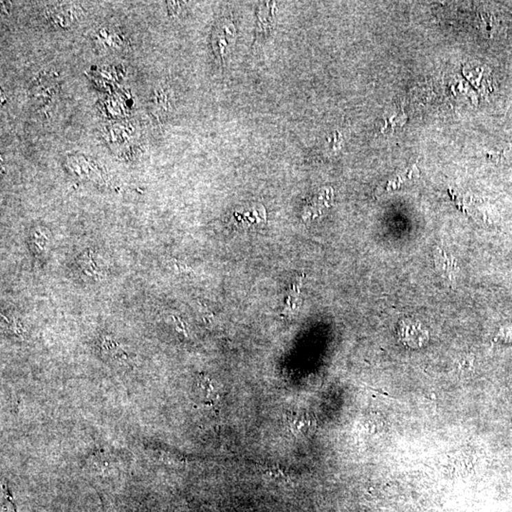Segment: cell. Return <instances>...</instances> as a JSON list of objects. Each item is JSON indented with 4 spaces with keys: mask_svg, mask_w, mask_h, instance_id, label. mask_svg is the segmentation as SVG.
<instances>
[{
    "mask_svg": "<svg viewBox=\"0 0 512 512\" xmlns=\"http://www.w3.org/2000/svg\"><path fill=\"white\" fill-rule=\"evenodd\" d=\"M173 262H174L175 270H177L178 272H180V273L189 272V267H188L187 265L183 264L180 261L174 259L173 260Z\"/></svg>",
    "mask_w": 512,
    "mask_h": 512,
    "instance_id": "cell-14",
    "label": "cell"
},
{
    "mask_svg": "<svg viewBox=\"0 0 512 512\" xmlns=\"http://www.w3.org/2000/svg\"><path fill=\"white\" fill-rule=\"evenodd\" d=\"M200 387L202 389L203 391H205L206 393L211 394L213 392V387L212 385V383H211V380L208 376H206L205 375H200Z\"/></svg>",
    "mask_w": 512,
    "mask_h": 512,
    "instance_id": "cell-11",
    "label": "cell"
},
{
    "mask_svg": "<svg viewBox=\"0 0 512 512\" xmlns=\"http://www.w3.org/2000/svg\"><path fill=\"white\" fill-rule=\"evenodd\" d=\"M2 323L7 330L11 331L17 337H22L26 334V328L19 316L14 313H2Z\"/></svg>",
    "mask_w": 512,
    "mask_h": 512,
    "instance_id": "cell-10",
    "label": "cell"
},
{
    "mask_svg": "<svg viewBox=\"0 0 512 512\" xmlns=\"http://www.w3.org/2000/svg\"><path fill=\"white\" fill-rule=\"evenodd\" d=\"M406 120L407 119H406L403 109L400 107H393L390 112L385 113L378 122V125H376L378 132L383 134L384 132L387 131L389 128H391L393 131L396 127H403L405 124Z\"/></svg>",
    "mask_w": 512,
    "mask_h": 512,
    "instance_id": "cell-7",
    "label": "cell"
},
{
    "mask_svg": "<svg viewBox=\"0 0 512 512\" xmlns=\"http://www.w3.org/2000/svg\"><path fill=\"white\" fill-rule=\"evenodd\" d=\"M97 36L100 44L107 49H120L125 44V39L119 32L109 31L105 28L98 32Z\"/></svg>",
    "mask_w": 512,
    "mask_h": 512,
    "instance_id": "cell-8",
    "label": "cell"
},
{
    "mask_svg": "<svg viewBox=\"0 0 512 512\" xmlns=\"http://www.w3.org/2000/svg\"><path fill=\"white\" fill-rule=\"evenodd\" d=\"M30 246L34 255L43 257L49 253L52 245V233L43 225L34 226L30 231Z\"/></svg>",
    "mask_w": 512,
    "mask_h": 512,
    "instance_id": "cell-6",
    "label": "cell"
},
{
    "mask_svg": "<svg viewBox=\"0 0 512 512\" xmlns=\"http://www.w3.org/2000/svg\"><path fill=\"white\" fill-rule=\"evenodd\" d=\"M168 11L171 16H178L182 12V2L168 1Z\"/></svg>",
    "mask_w": 512,
    "mask_h": 512,
    "instance_id": "cell-13",
    "label": "cell"
},
{
    "mask_svg": "<svg viewBox=\"0 0 512 512\" xmlns=\"http://www.w3.org/2000/svg\"><path fill=\"white\" fill-rule=\"evenodd\" d=\"M398 336L401 343L410 348H423L429 340L428 332L423 326L412 322L401 323Z\"/></svg>",
    "mask_w": 512,
    "mask_h": 512,
    "instance_id": "cell-4",
    "label": "cell"
},
{
    "mask_svg": "<svg viewBox=\"0 0 512 512\" xmlns=\"http://www.w3.org/2000/svg\"><path fill=\"white\" fill-rule=\"evenodd\" d=\"M500 340L512 343V325L504 326L499 332Z\"/></svg>",
    "mask_w": 512,
    "mask_h": 512,
    "instance_id": "cell-12",
    "label": "cell"
},
{
    "mask_svg": "<svg viewBox=\"0 0 512 512\" xmlns=\"http://www.w3.org/2000/svg\"><path fill=\"white\" fill-rule=\"evenodd\" d=\"M286 423L293 436L297 438L314 433L317 421L312 414L305 411H290L285 416Z\"/></svg>",
    "mask_w": 512,
    "mask_h": 512,
    "instance_id": "cell-2",
    "label": "cell"
},
{
    "mask_svg": "<svg viewBox=\"0 0 512 512\" xmlns=\"http://www.w3.org/2000/svg\"><path fill=\"white\" fill-rule=\"evenodd\" d=\"M174 320L175 328L179 330V332H182L184 333L185 335H187L186 326H185L184 323H183L180 318L174 317Z\"/></svg>",
    "mask_w": 512,
    "mask_h": 512,
    "instance_id": "cell-15",
    "label": "cell"
},
{
    "mask_svg": "<svg viewBox=\"0 0 512 512\" xmlns=\"http://www.w3.org/2000/svg\"><path fill=\"white\" fill-rule=\"evenodd\" d=\"M235 25L232 20L222 19L215 26L213 32L212 47L213 52L218 59L224 64L225 57L231 51L233 42L235 41Z\"/></svg>",
    "mask_w": 512,
    "mask_h": 512,
    "instance_id": "cell-1",
    "label": "cell"
},
{
    "mask_svg": "<svg viewBox=\"0 0 512 512\" xmlns=\"http://www.w3.org/2000/svg\"><path fill=\"white\" fill-rule=\"evenodd\" d=\"M77 265L80 272L89 279L97 281L104 277V268L94 250H85L78 258Z\"/></svg>",
    "mask_w": 512,
    "mask_h": 512,
    "instance_id": "cell-5",
    "label": "cell"
},
{
    "mask_svg": "<svg viewBox=\"0 0 512 512\" xmlns=\"http://www.w3.org/2000/svg\"><path fill=\"white\" fill-rule=\"evenodd\" d=\"M82 10L77 5H62L54 7L47 12L50 23L56 28H69L79 20Z\"/></svg>",
    "mask_w": 512,
    "mask_h": 512,
    "instance_id": "cell-3",
    "label": "cell"
},
{
    "mask_svg": "<svg viewBox=\"0 0 512 512\" xmlns=\"http://www.w3.org/2000/svg\"><path fill=\"white\" fill-rule=\"evenodd\" d=\"M272 10L270 9L268 4L264 6L261 5L257 11V29H256V39L261 34H266L270 32L272 28Z\"/></svg>",
    "mask_w": 512,
    "mask_h": 512,
    "instance_id": "cell-9",
    "label": "cell"
}]
</instances>
